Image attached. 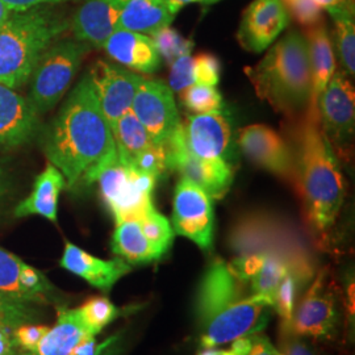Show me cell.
<instances>
[{"label":"cell","mask_w":355,"mask_h":355,"mask_svg":"<svg viewBox=\"0 0 355 355\" xmlns=\"http://www.w3.org/2000/svg\"><path fill=\"white\" fill-rule=\"evenodd\" d=\"M41 142L49 164L62 173L70 189L95 183L99 171L117 155L112 130L87 74L44 130Z\"/></svg>","instance_id":"1"},{"label":"cell","mask_w":355,"mask_h":355,"mask_svg":"<svg viewBox=\"0 0 355 355\" xmlns=\"http://www.w3.org/2000/svg\"><path fill=\"white\" fill-rule=\"evenodd\" d=\"M292 120L287 141L293 157L292 186L302 202L312 241L327 243L345 200L341 166L321 128L318 111L306 110Z\"/></svg>","instance_id":"2"},{"label":"cell","mask_w":355,"mask_h":355,"mask_svg":"<svg viewBox=\"0 0 355 355\" xmlns=\"http://www.w3.org/2000/svg\"><path fill=\"white\" fill-rule=\"evenodd\" d=\"M272 305L255 296L227 262L216 259L204 272L196 293L200 346L214 349L265 329Z\"/></svg>","instance_id":"3"},{"label":"cell","mask_w":355,"mask_h":355,"mask_svg":"<svg viewBox=\"0 0 355 355\" xmlns=\"http://www.w3.org/2000/svg\"><path fill=\"white\" fill-rule=\"evenodd\" d=\"M257 95L277 112L295 119L311 104L312 73L306 40L297 31L272 45L262 61L245 70Z\"/></svg>","instance_id":"4"},{"label":"cell","mask_w":355,"mask_h":355,"mask_svg":"<svg viewBox=\"0 0 355 355\" xmlns=\"http://www.w3.org/2000/svg\"><path fill=\"white\" fill-rule=\"evenodd\" d=\"M312 242L288 218L268 212H250L239 217L228 237L229 248L236 257L253 254L278 257L306 286L318 271Z\"/></svg>","instance_id":"5"},{"label":"cell","mask_w":355,"mask_h":355,"mask_svg":"<svg viewBox=\"0 0 355 355\" xmlns=\"http://www.w3.org/2000/svg\"><path fill=\"white\" fill-rule=\"evenodd\" d=\"M67 28V20L42 6L11 13L0 26V83L23 87L41 55Z\"/></svg>","instance_id":"6"},{"label":"cell","mask_w":355,"mask_h":355,"mask_svg":"<svg viewBox=\"0 0 355 355\" xmlns=\"http://www.w3.org/2000/svg\"><path fill=\"white\" fill-rule=\"evenodd\" d=\"M91 46L76 40L54 42L38 60L29 78L28 102L38 116L49 112L62 99Z\"/></svg>","instance_id":"7"},{"label":"cell","mask_w":355,"mask_h":355,"mask_svg":"<svg viewBox=\"0 0 355 355\" xmlns=\"http://www.w3.org/2000/svg\"><path fill=\"white\" fill-rule=\"evenodd\" d=\"M157 178L124 164L119 154L99 171L95 182L114 221L140 220L154 208L153 191Z\"/></svg>","instance_id":"8"},{"label":"cell","mask_w":355,"mask_h":355,"mask_svg":"<svg viewBox=\"0 0 355 355\" xmlns=\"http://www.w3.org/2000/svg\"><path fill=\"white\" fill-rule=\"evenodd\" d=\"M328 268L316 272L304 295L296 303L287 331L311 340H333L340 322L337 293Z\"/></svg>","instance_id":"9"},{"label":"cell","mask_w":355,"mask_h":355,"mask_svg":"<svg viewBox=\"0 0 355 355\" xmlns=\"http://www.w3.org/2000/svg\"><path fill=\"white\" fill-rule=\"evenodd\" d=\"M168 170L180 173L200 187L211 199H221L227 195L232 182L233 170L224 158H200L189 150L183 139L182 124L165 148Z\"/></svg>","instance_id":"10"},{"label":"cell","mask_w":355,"mask_h":355,"mask_svg":"<svg viewBox=\"0 0 355 355\" xmlns=\"http://www.w3.org/2000/svg\"><path fill=\"white\" fill-rule=\"evenodd\" d=\"M215 212L212 199L200 187L182 178L174 191V233L195 242L204 252L214 245Z\"/></svg>","instance_id":"11"},{"label":"cell","mask_w":355,"mask_h":355,"mask_svg":"<svg viewBox=\"0 0 355 355\" xmlns=\"http://www.w3.org/2000/svg\"><path fill=\"white\" fill-rule=\"evenodd\" d=\"M320 124L334 150L349 146L354 135L355 91L343 71H336L318 102Z\"/></svg>","instance_id":"12"},{"label":"cell","mask_w":355,"mask_h":355,"mask_svg":"<svg viewBox=\"0 0 355 355\" xmlns=\"http://www.w3.org/2000/svg\"><path fill=\"white\" fill-rule=\"evenodd\" d=\"M133 114L146 129L152 140L165 148L182 121L170 87L142 78L132 103Z\"/></svg>","instance_id":"13"},{"label":"cell","mask_w":355,"mask_h":355,"mask_svg":"<svg viewBox=\"0 0 355 355\" xmlns=\"http://www.w3.org/2000/svg\"><path fill=\"white\" fill-rule=\"evenodd\" d=\"M87 76L103 114L112 127L121 116L132 110L142 76L105 61L92 64Z\"/></svg>","instance_id":"14"},{"label":"cell","mask_w":355,"mask_h":355,"mask_svg":"<svg viewBox=\"0 0 355 355\" xmlns=\"http://www.w3.org/2000/svg\"><path fill=\"white\" fill-rule=\"evenodd\" d=\"M288 24L290 12L283 0H254L243 12L237 38L245 51L261 53Z\"/></svg>","instance_id":"15"},{"label":"cell","mask_w":355,"mask_h":355,"mask_svg":"<svg viewBox=\"0 0 355 355\" xmlns=\"http://www.w3.org/2000/svg\"><path fill=\"white\" fill-rule=\"evenodd\" d=\"M239 144L243 154L255 165L292 184L291 146L278 132L266 125H250L242 129Z\"/></svg>","instance_id":"16"},{"label":"cell","mask_w":355,"mask_h":355,"mask_svg":"<svg viewBox=\"0 0 355 355\" xmlns=\"http://www.w3.org/2000/svg\"><path fill=\"white\" fill-rule=\"evenodd\" d=\"M0 292L42 305L54 300L55 288L37 268L0 248Z\"/></svg>","instance_id":"17"},{"label":"cell","mask_w":355,"mask_h":355,"mask_svg":"<svg viewBox=\"0 0 355 355\" xmlns=\"http://www.w3.org/2000/svg\"><path fill=\"white\" fill-rule=\"evenodd\" d=\"M40 116L26 96L0 83V150L21 146L37 132Z\"/></svg>","instance_id":"18"},{"label":"cell","mask_w":355,"mask_h":355,"mask_svg":"<svg viewBox=\"0 0 355 355\" xmlns=\"http://www.w3.org/2000/svg\"><path fill=\"white\" fill-rule=\"evenodd\" d=\"M60 266L105 293L132 271V265L121 258L105 261L91 255L71 242L64 243Z\"/></svg>","instance_id":"19"},{"label":"cell","mask_w":355,"mask_h":355,"mask_svg":"<svg viewBox=\"0 0 355 355\" xmlns=\"http://www.w3.org/2000/svg\"><path fill=\"white\" fill-rule=\"evenodd\" d=\"M124 3L125 0H86L71 21L76 41L103 48L105 41L119 29Z\"/></svg>","instance_id":"20"},{"label":"cell","mask_w":355,"mask_h":355,"mask_svg":"<svg viewBox=\"0 0 355 355\" xmlns=\"http://www.w3.org/2000/svg\"><path fill=\"white\" fill-rule=\"evenodd\" d=\"M182 130L189 150L200 158H223L230 144L232 129L223 114L189 116Z\"/></svg>","instance_id":"21"},{"label":"cell","mask_w":355,"mask_h":355,"mask_svg":"<svg viewBox=\"0 0 355 355\" xmlns=\"http://www.w3.org/2000/svg\"><path fill=\"white\" fill-rule=\"evenodd\" d=\"M107 54L129 69L144 74L158 70L161 58L153 44L152 38L142 33L117 29L103 45Z\"/></svg>","instance_id":"22"},{"label":"cell","mask_w":355,"mask_h":355,"mask_svg":"<svg viewBox=\"0 0 355 355\" xmlns=\"http://www.w3.org/2000/svg\"><path fill=\"white\" fill-rule=\"evenodd\" d=\"M96 337L85 324L79 308H58V318L49 328L37 349L31 355H73L89 338Z\"/></svg>","instance_id":"23"},{"label":"cell","mask_w":355,"mask_h":355,"mask_svg":"<svg viewBox=\"0 0 355 355\" xmlns=\"http://www.w3.org/2000/svg\"><path fill=\"white\" fill-rule=\"evenodd\" d=\"M66 187L67 184L62 173L49 164L38 175L29 196L16 205L13 215L16 217L41 216L51 223H57L58 199Z\"/></svg>","instance_id":"24"},{"label":"cell","mask_w":355,"mask_h":355,"mask_svg":"<svg viewBox=\"0 0 355 355\" xmlns=\"http://www.w3.org/2000/svg\"><path fill=\"white\" fill-rule=\"evenodd\" d=\"M305 40L308 44L312 73V96L308 110L318 111V98L336 73L334 51L328 29L322 21L308 26Z\"/></svg>","instance_id":"25"},{"label":"cell","mask_w":355,"mask_h":355,"mask_svg":"<svg viewBox=\"0 0 355 355\" xmlns=\"http://www.w3.org/2000/svg\"><path fill=\"white\" fill-rule=\"evenodd\" d=\"M177 13L170 0H125L119 29L148 36L170 26Z\"/></svg>","instance_id":"26"},{"label":"cell","mask_w":355,"mask_h":355,"mask_svg":"<svg viewBox=\"0 0 355 355\" xmlns=\"http://www.w3.org/2000/svg\"><path fill=\"white\" fill-rule=\"evenodd\" d=\"M111 245L114 254L129 265H148L162 258L142 233L139 220L116 223Z\"/></svg>","instance_id":"27"},{"label":"cell","mask_w":355,"mask_h":355,"mask_svg":"<svg viewBox=\"0 0 355 355\" xmlns=\"http://www.w3.org/2000/svg\"><path fill=\"white\" fill-rule=\"evenodd\" d=\"M111 130L119 158L127 165H132L141 154L157 145L132 111L121 116Z\"/></svg>","instance_id":"28"},{"label":"cell","mask_w":355,"mask_h":355,"mask_svg":"<svg viewBox=\"0 0 355 355\" xmlns=\"http://www.w3.org/2000/svg\"><path fill=\"white\" fill-rule=\"evenodd\" d=\"M336 24V44L345 73L354 76L355 73V24L353 0L328 10Z\"/></svg>","instance_id":"29"},{"label":"cell","mask_w":355,"mask_h":355,"mask_svg":"<svg viewBox=\"0 0 355 355\" xmlns=\"http://www.w3.org/2000/svg\"><path fill=\"white\" fill-rule=\"evenodd\" d=\"M42 311L36 303L0 292V328L13 330L26 324H37Z\"/></svg>","instance_id":"30"},{"label":"cell","mask_w":355,"mask_h":355,"mask_svg":"<svg viewBox=\"0 0 355 355\" xmlns=\"http://www.w3.org/2000/svg\"><path fill=\"white\" fill-rule=\"evenodd\" d=\"M79 312L94 336H98L107 325L124 315V309L117 308L108 297L104 296L91 297L79 306Z\"/></svg>","instance_id":"31"},{"label":"cell","mask_w":355,"mask_h":355,"mask_svg":"<svg viewBox=\"0 0 355 355\" xmlns=\"http://www.w3.org/2000/svg\"><path fill=\"white\" fill-rule=\"evenodd\" d=\"M180 102L195 114H223L224 108L223 96L216 87L196 83L182 91Z\"/></svg>","instance_id":"32"},{"label":"cell","mask_w":355,"mask_h":355,"mask_svg":"<svg viewBox=\"0 0 355 355\" xmlns=\"http://www.w3.org/2000/svg\"><path fill=\"white\" fill-rule=\"evenodd\" d=\"M139 223L145 237L155 248V250L164 257L171 248L175 234L170 221L165 216L157 212L155 208H153L141 217Z\"/></svg>","instance_id":"33"},{"label":"cell","mask_w":355,"mask_h":355,"mask_svg":"<svg viewBox=\"0 0 355 355\" xmlns=\"http://www.w3.org/2000/svg\"><path fill=\"white\" fill-rule=\"evenodd\" d=\"M304 283L295 274H288L282 280L274 297L272 309L277 311L282 320V329H288L291 325L292 316L296 303L300 297V292L304 290Z\"/></svg>","instance_id":"34"},{"label":"cell","mask_w":355,"mask_h":355,"mask_svg":"<svg viewBox=\"0 0 355 355\" xmlns=\"http://www.w3.org/2000/svg\"><path fill=\"white\" fill-rule=\"evenodd\" d=\"M153 44L158 51L159 57H162L168 64H173L177 58L191 54L193 49V42L182 37L175 29L165 26L150 35Z\"/></svg>","instance_id":"35"},{"label":"cell","mask_w":355,"mask_h":355,"mask_svg":"<svg viewBox=\"0 0 355 355\" xmlns=\"http://www.w3.org/2000/svg\"><path fill=\"white\" fill-rule=\"evenodd\" d=\"M230 350L237 355H283L268 340V337L261 333L237 338L232 343Z\"/></svg>","instance_id":"36"},{"label":"cell","mask_w":355,"mask_h":355,"mask_svg":"<svg viewBox=\"0 0 355 355\" xmlns=\"http://www.w3.org/2000/svg\"><path fill=\"white\" fill-rule=\"evenodd\" d=\"M221 64L215 55L202 53L193 58V79L196 85L212 86L218 83Z\"/></svg>","instance_id":"37"},{"label":"cell","mask_w":355,"mask_h":355,"mask_svg":"<svg viewBox=\"0 0 355 355\" xmlns=\"http://www.w3.org/2000/svg\"><path fill=\"white\" fill-rule=\"evenodd\" d=\"M171 66L170 71V89L180 92L192 85H195L193 79V58L191 54H186L177 58Z\"/></svg>","instance_id":"38"},{"label":"cell","mask_w":355,"mask_h":355,"mask_svg":"<svg viewBox=\"0 0 355 355\" xmlns=\"http://www.w3.org/2000/svg\"><path fill=\"white\" fill-rule=\"evenodd\" d=\"M49 327L41 324H26L12 330V338L16 347H21L29 354L37 349L38 343L48 333Z\"/></svg>","instance_id":"39"},{"label":"cell","mask_w":355,"mask_h":355,"mask_svg":"<svg viewBox=\"0 0 355 355\" xmlns=\"http://www.w3.org/2000/svg\"><path fill=\"white\" fill-rule=\"evenodd\" d=\"M288 12L304 26H312L321 21V7L315 0H283Z\"/></svg>","instance_id":"40"},{"label":"cell","mask_w":355,"mask_h":355,"mask_svg":"<svg viewBox=\"0 0 355 355\" xmlns=\"http://www.w3.org/2000/svg\"><path fill=\"white\" fill-rule=\"evenodd\" d=\"M282 353L283 355H318L305 343L304 338L297 337L287 330H282Z\"/></svg>","instance_id":"41"},{"label":"cell","mask_w":355,"mask_h":355,"mask_svg":"<svg viewBox=\"0 0 355 355\" xmlns=\"http://www.w3.org/2000/svg\"><path fill=\"white\" fill-rule=\"evenodd\" d=\"M12 12H21L31 8H35L38 6H45V4H57V3H64L69 0H1Z\"/></svg>","instance_id":"42"},{"label":"cell","mask_w":355,"mask_h":355,"mask_svg":"<svg viewBox=\"0 0 355 355\" xmlns=\"http://www.w3.org/2000/svg\"><path fill=\"white\" fill-rule=\"evenodd\" d=\"M124 347V337L121 333H117L101 343V349L96 355H123Z\"/></svg>","instance_id":"43"},{"label":"cell","mask_w":355,"mask_h":355,"mask_svg":"<svg viewBox=\"0 0 355 355\" xmlns=\"http://www.w3.org/2000/svg\"><path fill=\"white\" fill-rule=\"evenodd\" d=\"M11 330L1 329L0 328V355H15L16 352V345L12 338V333L10 334Z\"/></svg>","instance_id":"44"},{"label":"cell","mask_w":355,"mask_h":355,"mask_svg":"<svg viewBox=\"0 0 355 355\" xmlns=\"http://www.w3.org/2000/svg\"><path fill=\"white\" fill-rule=\"evenodd\" d=\"M8 190H10L8 175H7L6 170L3 168V166H0V204L3 203V200L6 199Z\"/></svg>","instance_id":"45"},{"label":"cell","mask_w":355,"mask_h":355,"mask_svg":"<svg viewBox=\"0 0 355 355\" xmlns=\"http://www.w3.org/2000/svg\"><path fill=\"white\" fill-rule=\"evenodd\" d=\"M215 1H217V0H170L173 8H174L177 12L183 6H186V4H189V3H205V4H209V3H215Z\"/></svg>","instance_id":"46"},{"label":"cell","mask_w":355,"mask_h":355,"mask_svg":"<svg viewBox=\"0 0 355 355\" xmlns=\"http://www.w3.org/2000/svg\"><path fill=\"white\" fill-rule=\"evenodd\" d=\"M199 355H237L233 350H217L214 349H203V352Z\"/></svg>","instance_id":"47"},{"label":"cell","mask_w":355,"mask_h":355,"mask_svg":"<svg viewBox=\"0 0 355 355\" xmlns=\"http://www.w3.org/2000/svg\"><path fill=\"white\" fill-rule=\"evenodd\" d=\"M11 13H12V11L0 0V26L10 17Z\"/></svg>","instance_id":"48"}]
</instances>
